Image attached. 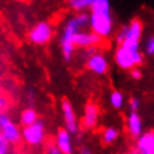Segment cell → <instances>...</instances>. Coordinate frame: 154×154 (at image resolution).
Instances as JSON below:
<instances>
[{
  "mask_svg": "<svg viewBox=\"0 0 154 154\" xmlns=\"http://www.w3.org/2000/svg\"><path fill=\"white\" fill-rule=\"evenodd\" d=\"M0 136L9 145H17L22 140L20 128L12 122L9 114L5 111H0Z\"/></svg>",
  "mask_w": 154,
  "mask_h": 154,
  "instance_id": "3957f363",
  "label": "cell"
},
{
  "mask_svg": "<svg viewBox=\"0 0 154 154\" xmlns=\"http://www.w3.org/2000/svg\"><path fill=\"white\" fill-rule=\"evenodd\" d=\"M9 99L8 97H5L4 94L0 93V111H5L9 107Z\"/></svg>",
  "mask_w": 154,
  "mask_h": 154,
  "instance_id": "44dd1931",
  "label": "cell"
},
{
  "mask_svg": "<svg viewBox=\"0 0 154 154\" xmlns=\"http://www.w3.org/2000/svg\"><path fill=\"white\" fill-rule=\"evenodd\" d=\"M124 28V42H133V43H140L142 33H144V24L140 18H133L128 25L123 26ZM120 46V45H119Z\"/></svg>",
  "mask_w": 154,
  "mask_h": 154,
  "instance_id": "9c48e42d",
  "label": "cell"
},
{
  "mask_svg": "<svg viewBox=\"0 0 154 154\" xmlns=\"http://www.w3.org/2000/svg\"><path fill=\"white\" fill-rule=\"evenodd\" d=\"M9 153H11V145L0 136V154H9Z\"/></svg>",
  "mask_w": 154,
  "mask_h": 154,
  "instance_id": "ffe728a7",
  "label": "cell"
},
{
  "mask_svg": "<svg viewBox=\"0 0 154 154\" xmlns=\"http://www.w3.org/2000/svg\"><path fill=\"white\" fill-rule=\"evenodd\" d=\"M47 153L48 154H61L59 150H57L55 148V145H48V148H47Z\"/></svg>",
  "mask_w": 154,
  "mask_h": 154,
  "instance_id": "603a6c76",
  "label": "cell"
},
{
  "mask_svg": "<svg viewBox=\"0 0 154 154\" xmlns=\"http://www.w3.org/2000/svg\"><path fill=\"white\" fill-rule=\"evenodd\" d=\"M125 124L128 134L132 138H138L142 134V120L137 112H129Z\"/></svg>",
  "mask_w": 154,
  "mask_h": 154,
  "instance_id": "4fadbf2b",
  "label": "cell"
},
{
  "mask_svg": "<svg viewBox=\"0 0 154 154\" xmlns=\"http://www.w3.org/2000/svg\"><path fill=\"white\" fill-rule=\"evenodd\" d=\"M99 120V107L95 103H88L84 110L82 127L86 129H93L97 127Z\"/></svg>",
  "mask_w": 154,
  "mask_h": 154,
  "instance_id": "8fae6325",
  "label": "cell"
},
{
  "mask_svg": "<svg viewBox=\"0 0 154 154\" xmlns=\"http://www.w3.org/2000/svg\"><path fill=\"white\" fill-rule=\"evenodd\" d=\"M86 68L94 75L103 76L109 71V60L107 57L101 52H94L88 56L86 60Z\"/></svg>",
  "mask_w": 154,
  "mask_h": 154,
  "instance_id": "ba28073f",
  "label": "cell"
},
{
  "mask_svg": "<svg viewBox=\"0 0 154 154\" xmlns=\"http://www.w3.org/2000/svg\"><path fill=\"white\" fill-rule=\"evenodd\" d=\"M134 149L144 154H154V131L142 132L141 136L136 138Z\"/></svg>",
  "mask_w": 154,
  "mask_h": 154,
  "instance_id": "7c38bea8",
  "label": "cell"
},
{
  "mask_svg": "<svg viewBox=\"0 0 154 154\" xmlns=\"http://www.w3.org/2000/svg\"><path fill=\"white\" fill-rule=\"evenodd\" d=\"M21 136L26 144L30 146H39L46 140V127L43 120L38 119L32 125L24 127L21 131Z\"/></svg>",
  "mask_w": 154,
  "mask_h": 154,
  "instance_id": "277c9868",
  "label": "cell"
},
{
  "mask_svg": "<svg viewBox=\"0 0 154 154\" xmlns=\"http://www.w3.org/2000/svg\"><path fill=\"white\" fill-rule=\"evenodd\" d=\"M71 43L75 46V47H81V48H90V47H97V46L102 45L103 39H101L97 34L91 33V32H85V30H81V32L76 33L75 35L71 38Z\"/></svg>",
  "mask_w": 154,
  "mask_h": 154,
  "instance_id": "8992f818",
  "label": "cell"
},
{
  "mask_svg": "<svg viewBox=\"0 0 154 154\" xmlns=\"http://www.w3.org/2000/svg\"><path fill=\"white\" fill-rule=\"evenodd\" d=\"M124 94L122 93V91L119 90H114L112 93L110 94V105L114 107V109L116 110H120L123 109V106H124Z\"/></svg>",
  "mask_w": 154,
  "mask_h": 154,
  "instance_id": "2e32d148",
  "label": "cell"
},
{
  "mask_svg": "<svg viewBox=\"0 0 154 154\" xmlns=\"http://www.w3.org/2000/svg\"><path fill=\"white\" fill-rule=\"evenodd\" d=\"M140 105H141V102H140V99H138L137 97L129 98V101H128V107H129V111H131V112H137L138 109H140Z\"/></svg>",
  "mask_w": 154,
  "mask_h": 154,
  "instance_id": "ac0fdd59",
  "label": "cell"
},
{
  "mask_svg": "<svg viewBox=\"0 0 154 154\" xmlns=\"http://www.w3.org/2000/svg\"><path fill=\"white\" fill-rule=\"evenodd\" d=\"M60 107H61V112H63L65 129L71 133V136L79 133V122H77V116H76L75 109H73L71 101H68L67 98L63 99Z\"/></svg>",
  "mask_w": 154,
  "mask_h": 154,
  "instance_id": "52a82bcc",
  "label": "cell"
},
{
  "mask_svg": "<svg viewBox=\"0 0 154 154\" xmlns=\"http://www.w3.org/2000/svg\"><path fill=\"white\" fill-rule=\"evenodd\" d=\"M28 99H29V102H30V103H33V102H34V93H33V90H30V91H29Z\"/></svg>",
  "mask_w": 154,
  "mask_h": 154,
  "instance_id": "cb8c5ba5",
  "label": "cell"
},
{
  "mask_svg": "<svg viewBox=\"0 0 154 154\" xmlns=\"http://www.w3.org/2000/svg\"><path fill=\"white\" fill-rule=\"evenodd\" d=\"M145 52L148 55H154V35H150L145 42Z\"/></svg>",
  "mask_w": 154,
  "mask_h": 154,
  "instance_id": "d6986e66",
  "label": "cell"
},
{
  "mask_svg": "<svg viewBox=\"0 0 154 154\" xmlns=\"http://www.w3.org/2000/svg\"><path fill=\"white\" fill-rule=\"evenodd\" d=\"M129 75H131V77H132L133 80H136V81H138V80L142 79V71H141L140 68H133V69H131V71H129Z\"/></svg>",
  "mask_w": 154,
  "mask_h": 154,
  "instance_id": "7402d4cb",
  "label": "cell"
},
{
  "mask_svg": "<svg viewBox=\"0 0 154 154\" xmlns=\"http://www.w3.org/2000/svg\"><path fill=\"white\" fill-rule=\"evenodd\" d=\"M68 4L71 5V8L73 11H76L79 13H84L86 9L90 8L91 0H69Z\"/></svg>",
  "mask_w": 154,
  "mask_h": 154,
  "instance_id": "e0dca14e",
  "label": "cell"
},
{
  "mask_svg": "<svg viewBox=\"0 0 154 154\" xmlns=\"http://www.w3.org/2000/svg\"><path fill=\"white\" fill-rule=\"evenodd\" d=\"M55 148L61 154H73L72 136L65 128H60L55 137Z\"/></svg>",
  "mask_w": 154,
  "mask_h": 154,
  "instance_id": "30bf717a",
  "label": "cell"
},
{
  "mask_svg": "<svg viewBox=\"0 0 154 154\" xmlns=\"http://www.w3.org/2000/svg\"><path fill=\"white\" fill-rule=\"evenodd\" d=\"M80 154H93V153L90 152L89 148H82L81 150H80Z\"/></svg>",
  "mask_w": 154,
  "mask_h": 154,
  "instance_id": "d4e9b609",
  "label": "cell"
},
{
  "mask_svg": "<svg viewBox=\"0 0 154 154\" xmlns=\"http://www.w3.org/2000/svg\"><path fill=\"white\" fill-rule=\"evenodd\" d=\"M114 60L116 65L125 71H131L133 68H138L144 63V55L141 51H132V50H127L122 46L115 50Z\"/></svg>",
  "mask_w": 154,
  "mask_h": 154,
  "instance_id": "7a4b0ae2",
  "label": "cell"
},
{
  "mask_svg": "<svg viewBox=\"0 0 154 154\" xmlns=\"http://www.w3.org/2000/svg\"><path fill=\"white\" fill-rule=\"evenodd\" d=\"M89 13V26L91 33L101 39L110 38L114 33V21L109 0H91Z\"/></svg>",
  "mask_w": 154,
  "mask_h": 154,
  "instance_id": "6da1fadb",
  "label": "cell"
},
{
  "mask_svg": "<svg viewBox=\"0 0 154 154\" xmlns=\"http://www.w3.org/2000/svg\"><path fill=\"white\" fill-rule=\"evenodd\" d=\"M119 137V131L116 128H114V127H107V128L103 129L102 132V142L103 144H114L115 141L118 140Z\"/></svg>",
  "mask_w": 154,
  "mask_h": 154,
  "instance_id": "9a60e30c",
  "label": "cell"
},
{
  "mask_svg": "<svg viewBox=\"0 0 154 154\" xmlns=\"http://www.w3.org/2000/svg\"><path fill=\"white\" fill-rule=\"evenodd\" d=\"M52 35H54L52 25L47 21H42L33 26L32 30H30L28 34V38L32 43L38 45V46H43V45H47L48 42L51 41Z\"/></svg>",
  "mask_w": 154,
  "mask_h": 154,
  "instance_id": "5b68a950",
  "label": "cell"
},
{
  "mask_svg": "<svg viewBox=\"0 0 154 154\" xmlns=\"http://www.w3.org/2000/svg\"><path fill=\"white\" fill-rule=\"evenodd\" d=\"M0 93H2V80H0Z\"/></svg>",
  "mask_w": 154,
  "mask_h": 154,
  "instance_id": "484cf974",
  "label": "cell"
},
{
  "mask_svg": "<svg viewBox=\"0 0 154 154\" xmlns=\"http://www.w3.org/2000/svg\"><path fill=\"white\" fill-rule=\"evenodd\" d=\"M37 120H38V114H37V111L34 110L33 107H28V109H25L20 115V122H21V124L24 127L32 125L33 123H35Z\"/></svg>",
  "mask_w": 154,
  "mask_h": 154,
  "instance_id": "5bb4252c",
  "label": "cell"
}]
</instances>
